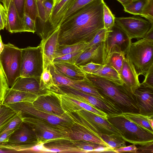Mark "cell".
<instances>
[{
  "label": "cell",
  "instance_id": "cell-34",
  "mask_svg": "<svg viewBox=\"0 0 153 153\" xmlns=\"http://www.w3.org/2000/svg\"><path fill=\"white\" fill-rule=\"evenodd\" d=\"M148 0H138L132 2L124 7V10L134 15L140 16Z\"/></svg>",
  "mask_w": 153,
  "mask_h": 153
},
{
  "label": "cell",
  "instance_id": "cell-54",
  "mask_svg": "<svg viewBox=\"0 0 153 153\" xmlns=\"http://www.w3.org/2000/svg\"><path fill=\"white\" fill-rule=\"evenodd\" d=\"M153 153V143L140 146L138 148L136 153Z\"/></svg>",
  "mask_w": 153,
  "mask_h": 153
},
{
  "label": "cell",
  "instance_id": "cell-44",
  "mask_svg": "<svg viewBox=\"0 0 153 153\" xmlns=\"http://www.w3.org/2000/svg\"><path fill=\"white\" fill-rule=\"evenodd\" d=\"M10 88L5 75L0 66V105L7 90Z\"/></svg>",
  "mask_w": 153,
  "mask_h": 153
},
{
  "label": "cell",
  "instance_id": "cell-2",
  "mask_svg": "<svg viewBox=\"0 0 153 153\" xmlns=\"http://www.w3.org/2000/svg\"><path fill=\"white\" fill-rule=\"evenodd\" d=\"M86 78L93 84L99 94L113 104L120 114L138 113L134 94L124 84L120 85L104 78L86 74Z\"/></svg>",
  "mask_w": 153,
  "mask_h": 153
},
{
  "label": "cell",
  "instance_id": "cell-60",
  "mask_svg": "<svg viewBox=\"0 0 153 153\" xmlns=\"http://www.w3.org/2000/svg\"><path fill=\"white\" fill-rule=\"evenodd\" d=\"M149 122L151 127L153 128V118H149Z\"/></svg>",
  "mask_w": 153,
  "mask_h": 153
},
{
  "label": "cell",
  "instance_id": "cell-49",
  "mask_svg": "<svg viewBox=\"0 0 153 153\" xmlns=\"http://www.w3.org/2000/svg\"><path fill=\"white\" fill-rule=\"evenodd\" d=\"M20 18L23 19L25 12V0H12Z\"/></svg>",
  "mask_w": 153,
  "mask_h": 153
},
{
  "label": "cell",
  "instance_id": "cell-39",
  "mask_svg": "<svg viewBox=\"0 0 153 153\" xmlns=\"http://www.w3.org/2000/svg\"><path fill=\"white\" fill-rule=\"evenodd\" d=\"M75 146L80 149L83 153H91L100 145L85 140H74Z\"/></svg>",
  "mask_w": 153,
  "mask_h": 153
},
{
  "label": "cell",
  "instance_id": "cell-64",
  "mask_svg": "<svg viewBox=\"0 0 153 153\" xmlns=\"http://www.w3.org/2000/svg\"><path fill=\"white\" fill-rule=\"evenodd\" d=\"M3 0H0V2H3Z\"/></svg>",
  "mask_w": 153,
  "mask_h": 153
},
{
  "label": "cell",
  "instance_id": "cell-10",
  "mask_svg": "<svg viewBox=\"0 0 153 153\" xmlns=\"http://www.w3.org/2000/svg\"><path fill=\"white\" fill-rule=\"evenodd\" d=\"M21 117L23 122L28 125L35 132L38 143H45L56 138H69L68 133L44 120L31 117Z\"/></svg>",
  "mask_w": 153,
  "mask_h": 153
},
{
  "label": "cell",
  "instance_id": "cell-57",
  "mask_svg": "<svg viewBox=\"0 0 153 153\" xmlns=\"http://www.w3.org/2000/svg\"><path fill=\"white\" fill-rule=\"evenodd\" d=\"M143 38L153 41V25H152L147 32L146 33Z\"/></svg>",
  "mask_w": 153,
  "mask_h": 153
},
{
  "label": "cell",
  "instance_id": "cell-62",
  "mask_svg": "<svg viewBox=\"0 0 153 153\" xmlns=\"http://www.w3.org/2000/svg\"><path fill=\"white\" fill-rule=\"evenodd\" d=\"M2 106H3L1 104V105H0V112L2 109Z\"/></svg>",
  "mask_w": 153,
  "mask_h": 153
},
{
  "label": "cell",
  "instance_id": "cell-11",
  "mask_svg": "<svg viewBox=\"0 0 153 153\" xmlns=\"http://www.w3.org/2000/svg\"><path fill=\"white\" fill-rule=\"evenodd\" d=\"M59 88L61 93L93 105L108 114H120L113 104L104 98L89 95L68 86H61Z\"/></svg>",
  "mask_w": 153,
  "mask_h": 153
},
{
  "label": "cell",
  "instance_id": "cell-30",
  "mask_svg": "<svg viewBox=\"0 0 153 153\" xmlns=\"http://www.w3.org/2000/svg\"><path fill=\"white\" fill-rule=\"evenodd\" d=\"M124 52H115L108 57L104 65L110 66L115 69L120 74L125 57Z\"/></svg>",
  "mask_w": 153,
  "mask_h": 153
},
{
  "label": "cell",
  "instance_id": "cell-47",
  "mask_svg": "<svg viewBox=\"0 0 153 153\" xmlns=\"http://www.w3.org/2000/svg\"><path fill=\"white\" fill-rule=\"evenodd\" d=\"M144 76V79L140 84L145 87L153 88V65L150 67Z\"/></svg>",
  "mask_w": 153,
  "mask_h": 153
},
{
  "label": "cell",
  "instance_id": "cell-38",
  "mask_svg": "<svg viewBox=\"0 0 153 153\" xmlns=\"http://www.w3.org/2000/svg\"><path fill=\"white\" fill-rule=\"evenodd\" d=\"M83 51V50L78 51L56 57L54 59L53 63L64 62L75 64Z\"/></svg>",
  "mask_w": 153,
  "mask_h": 153
},
{
  "label": "cell",
  "instance_id": "cell-5",
  "mask_svg": "<svg viewBox=\"0 0 153 153\" xmlns=\"http://www.w3.org/2000/svg\"><path fill=\"white\" fill-rule=\"evenodd\" d=\"M153 41L143 38L130 41L125 56L133 64L139 76L144 75L153 65Z\"/></svg>",
  "mask_w": 153,
  "mask_h": 153
},
{
  "label": "cell",
  "instance_id": "cell-55",
  "mask_svg": "<svg viewBox=\"0 0 153 153\" xmlns=\"http://www.w3.org/2000/svg\"><path fill=\"white\" fill-rule=\"evenodd\" d=\"M15 130H11L5 131L0 135V145H3L8 141L9 139Z\"/></svg>",
  "mask_w": 153,
  "mask_h": 153
},
{
  "label": "cell",
  "instance_id": "cell-19",
  "mask_svg": "<svg viewBox=\"0 0 153 153\" xmlns=\"http://www.w3.org/2000/svg\"><path fill=\"white\" fill-rule=\"evenodd\" d=\"M45 153H83L76 146L74 141L69 138H62L48 140L44 143Z\"/></svg>",
  "mask_w": 153,
  "mask_h": 153
},
{
  "label": "cell",
  "instance_id": "cell-24",
  "mask_svg": "<svg viewBox=\"0 0 153 153\" xmlns=\"http://www.w3.org/2000/svg\"><path fill=\"white\" fill-rule=\"evenodd\" d=\"M53 64L58 73L71 80L80 81L86 77V74L75 64L58 62Z\"/></svg>",
  "mask_w": 153,
  "mask_h": 153
},
{
  "label": "cell",
  "instance_id": "cell-42",
  "mask_svg": "<svg viewBox=\"0 0 153 153\" xmlns=\"http://www.w3.org/2000/svg\"><path fill=\"white\" fill-rule=\"evenodd\" d=\"M140 16L143 17L153 25V0H148Z\"/></svg>",
  "mask_w": 153,
  "mask_h": 153
},
{
  "label": "cell",
  "instance_id": "cell-15",
  "mask_svg": "<svg viewBox=\"0 0 153 153\" xmlns=\"http://www.w3.org/2000/svg\"><path fill=\"white\" fill-rule=\"evenodd\" d=\"M138 113L153 117V88L140 86L134 93Z\"/></svg>",
  "mask_w": 153,
  "mask_h": 153
},
{
  "label": "cell",
  "instance_id": "cell-18",
  "mask_svg": "<svg viewBox=\"0 0 153 153\" xmlns=\"http://www.w3.org/2000/svg\"><path fill=\"white\" fill-rule=\"evenodd\" d=\"M120 76L124 84L134 94L140 85L139 76L133 64L126 57L123 60Z\"/></svg>",
  "mask_w": 153,
  "mask_h": 153
},
{
  "label": "cell",
  "instance_id": "cell-23",
  "mask_svg": "<svg viewBox=\"0 0 153 153\" xmlns=\"http://www.w3.org/2000/svg\"><path fill=\"white\" fill-rule=\"evenodd\" d=\"M6 29L11 33L27 32L23 19H21L12 1L7 11Z\"/></svg>",
  "mask_w": 153,
  "mask_h": 153
},
{
  "label": "cell",
  "instance_id": "cell-45",
  "mask_svg": "<svg viewBox=\"0 0 153 153\" xmlns=\"http://www.w3.org/2000/svg\"><path fill=\"white\" fill-rule=\"evenodd\" d=\"M23 20L27 32L34 33L36 32V21L33 20L26 12L24 13Z\"/></svg>",
  "mask_w": 153,
  "mask_h": 153
},
{
  "label": "cell",
  "instance_id": "cell-61",
  "mask_svg": "<svg viewBox=\"0 0 153 153\" xmlns=\"http://www.w3.org/2000/svg\"><path fill=\"white\" fill-rule=\"evenodd\" d=\"M53 1V8L58 4L61 0H52Z\"/></svg>",
  "mask_w": 153,
  "mask_h": 153
},
{
  "label": "cell",
  "instance_id": "cell-58",
  "mask_svg": "<svg viewBox=\"0 0 153 153\" xmlns=\"http://www.w3.org/2000/svg\"><path fill=\"white\" fill-rule=\"evenodd\" d=\"M124 7L130 3L138 0H117Z\"/></svg>",
  "mask_w": 153,
  "mask_h": 153
},
{
  "label": "cell",
  "instance_id": "cell-4",
  "mask_svg": "<svg viewBox=\"0 0 153 153\" xmlns=\"http://www.w3.org/2000/svg\"><path fill=\"white\" fill-rule=\"evenodd\" d=\"M3 105L9 108L21 116L31 117L42 120L68 133L75 123L66 112L60 115H54L38 109L31 103L22 102Z\"/></svg>",
  "mask_w": 153,
  "mask_h": 153
},
{
  "label": "cell",
  "instance_id": "cell-1",
  "mask_svg": "<svg viewBox=\"0 0 153 153\" xmlns=\"http://www.w3.org/2000/svg\"><path fill=\"white\" fill-rule=\"evenodd\" d=\"M103 0H94L66 18L59 26V45L90 42L104 28Z\"/></svg>",
  "mask_w": 153,
  "mask_h": 153
},
{
  "label": "cell",
  "instance_id": "cell-50",
  "mask_svg": "<svg viewBox=\"0 0 153 153\" xmlns=\"http://www.w3.org/2000/svg\"><path fill=\"white\" fill-rule=\"evenodd\" d=\"M7 12L3 5L0 2V30L5 27Z\"/></svg>",
  "mask_w": 153,
  "mask_h": 153
},
{
  "label": "cell",
  "instance_id": "cell-20",
  "mask_svg": "<svg viewBox=\"0 0 153 153\" xmlns=\"http://www.w3.org/2000/svg\"><path fill=\"white\" fill-rule=\"evenodd\" d=\"M76 0H61L53 8L48 20L50 25L49 35H51L59 26L68 11Z\"/></svg>",
  "mask_w": 153,
  "mask_h": 153
},
{
  "label": "cell",
  "instance_id": "cell-28",
  "mask_svg": "<svg viewBox=\"0 0 153 153\" xmlns=\"http://www.w3.org/2000/svg\"><path fill=\"white\" fill-rule=\"evenodd\" d=\"M69 86L89 95L104 98L86 76L84 79L82 80H73L72 84Z\"/></svg>",
  "mask_w": 153,
  "mask_h": 153
},
{
  "label": "cell",
  "instance_id": "cell-17",
  "mask_svg": "<svg viewBox=\"0 0 153 153\" xmlns=\"http://www.w3.org/2000/svg\"><path fill=\"white\" fill-rule=\"evenodd\" d=\"M59 26L45 41L40 42L42 49L43 61V68H48L53 64L56 51L59 43Z\"/></svg>",
  "mask_w": 153,
  "mask_h": 153
},
{
  "label": "cell",
  "instance_id": "cell-33",
  "mask_svg": "<svg viewBox=\"0 0 153 153\" xmlns=\"http://www.w3.org/2000/svg\"><path fill=\"white\" fill-rule=\"evenodd\" d=\"M55 85L49 68L43 69L40 78V86L41 89L43 91H49Z\"/></svg>",
  "mask_w": 153,
  "mask_h": 153
},
{
  "label": "cell",
  "instance_id": "cell-37",
  "mask_svg": "<svg viewBox=\"0 0 153 153\" xmlns=\"http://www.w3.org/2000/svg\"><path fill=\"white\" fill-rule=\"evenodd\" d=\"M108 34V30L104 28L101 29L97 33L92 40L85 46L83 51L92 48L100 43L105 42L107 38Z\"/></svg>",
  "mask_w": 153,
  "mask_h": 153
},
{
  "label": "cell",
  "instance_id": "cell-9",
  "mask_svg": "<svg viewBox=\"0 0 153 153\" xmlns=\"http://www.w3.org/2000/svg\"><path fill=\"white\" fill-rule=\"evenodd\" d=\"M38 143L35 132L28 125L23 122L12 134L7 143L0 145V149L27 152L30 148Z\"/></svg>",
  "mask_w": 153,
  "mask_h": 153
},
{
  "label": "cell",
  "instance_id": "cell-8",
  "mask_svg": "<svg viewBox=\"0 0 153 153\" xmlns=\"http://www.w3.org/2000/svg\"><path fill=\"white\" fill-rule=\"evenodd\" d=\"M42 49L40 44L36 47L22 49L20 76L40 77L43 71Z\"/></svg>",
  "mask_w": 153,
  "mask_h": 153
},
{
  "label": "cell",
  "instance_id": "cell-21",
  "mask_svg": "<svg viewBox=\"0 0 153 153\" xmlns=\"http://www.w3.org/2000/svg\"><path fill=\"white\" fill-rule=\"evenodd\" d=\"M40 78L20 76L16 80L10 88L39 96L49 93V91H43L41 89Z\"/></svg>",
  "mask_w": 153,
  "mask_h": 153
},
{
  "label": "cell",
  "instance_id": "cell-40",
  "mask_svg": "<svg viewBox=\"0 0 153 153\" xmlns=\"http://www.w3.org/2000/svg\"><path fill=\"white\" fill-rule=\"evenodd\" d=\"M16 114L13 110L3 105L0 112V128L11 119Z\"/></svg>",
  "mask_w": 153,
  "mask_h": 153
},
{
  "label": "cell",
  "instance_id": "cell-22",
  "mask_svg": "<svg viewBox=\"0 0 153 153\" xmlns=\"http://www.w3.org/2000/svg\"><path fill=\"white\" fill-rule=\"evenodd\" d=\"M69 137L73 140H85L105 146H109L102 140L82 125L74 123L68 132Z\"/></svg>",
  "mask_w": 153,
  "mask_h": 153
},
{
  "label": "cell",
  "instance_id": "cell-35",
  "mask_svg": "<svg viewBox=\"0 0 153 153\" xmlns=\"http://www.w3.org/2000/svg\"><path fill=\"white\" fill-rule=\"evenodd\" d=\"M23 122L21 116L16 113L15 116L0 128V135L3 132L11 130H16Z\"/></svg>",
  "mask_w": 153,
  "mask_h": 153
},
{
  "label": "cell",
  "instance_id": "cell-51",
  "mask_svg": "<svg viewBox=\"0 0 153 153\" xmlns=\"http://www.w3.org/2000/svg\"><path fill=\"white\" fill-rule=\"evenodd\" d=\"M138 149V148L135 146V145H133L128 146L119 148L114 149L115 153H122L124 152H131L136 153Z\"/></svg>",
  "mask_w": 153,
  "mask_h": 153
},
{
  "label": "cell",
  "instance_id": "cell-14",
  "mask_svg": "<svg viewBox=\"0 0 153 153\" xmlns=\"http://www.w3.org/2000/svg\"><path fill=\"white\" fill-rule=\"evenodd\" d=\"M50 92L57 97L62 108L65 112L71 113L84 109L107 119L108 114L93 105L70 97L63 93Z\"/></svg>",
  "mask_w": 153,
  "mask_h": 153
},
{
  "label": "cell",
  "instance_id": "cell-12",
  "mask_svg": "<svg viewBox=\"0 0 153 153\" xmlns=\"http://www.w3.org/2000/svg\"><path fill=\"white\" fill-rule=\"evenodd\" d=\"M115 23L129 40L140 39L144 36L152 25L146 20L136 17H115Z\"/></svg>",
  "mask_w": 153,
  "mask_h": 153
},
{
  "label": "cell",
  "instance_id": "cell-6",
  "mask_svg": "<svg viewBox=\"0 0 153 153\" xmlns=\"http://www.w3.org/2000/svg\"><path fill=\"white\" fill-rule=\"evenodd\" d=\"M67 113L75 123L83 126L101 139L102 134H114L121 137L120 133L107 119L93 113L82 109Z\"/></svg>",
  "mask_w": 153,
  "mask_h": 153
},
{
  "label": "cell",
  "instance_id": "cell-27",
  "mask_svg": "<svg viewBox=\"0 0 153 153\" xmlns=\"http://www.w3.org/2000/svg\"><path fill=\"white\" fill-rule=\"evenodd\" d=\"M91 74L105 78L117 85H124L118 72L112 67L106 65H104Z\"/></svg>",
  "mask_w": 153,
  "mask_h": 153
},
{
  "label": "cell",
  "instance_id": "cell-26",
  "mask_svg": "<svg viewBox=\"0 0 153 153\" xmlns=\"http://www.w3.org/2000/svg\"><path fill=\"white\" fill-rule=\"evenodd\" d=\"M39 96L33 94L8 88L1 104L27 102L33 103Z\"/></svg>",
  "mask_w": 153,
  "mask_h": 153
},
{
  "label": "cell",
  "instance_id": "cell-13",
  "mask_svg": "<svg viewBox=\"0 0 153 153\" xmlns=\"http://www.w3.org/2000/svg\"><path fill=\"white\" fill-rule=\"evenodd\" d=\"M130 40L115 23L112 27L108 30L107 38L104 42L103 65L112 53L121 52L126 53Z\"/></svg>",
  "mask_w": 153,
  "mask_h": 153
},
{
  "label": "cell",
  "instance_id": "cell-53",
  "mask_svg": "<svg viewBox=\"0 0 153 153\" xmlns=\"http://www.w3.org/2000/svg\"><path fill=\"white\" fill-rule=\"evenodd\" d=\"M44 143L39 142L30 148L27 152L34 153H45Z\"/></svg>",
  "mask_w": 153,
  "mask_h": 153
},
{
  "label": "cell",
  "instance_id": "cell-31",
  "mask_svg": "<svg viewBox=\"0 0 153 153\" xmlns=\"http://www.w3.org/2000/svg\"><path fill=\"white\" fill-rule=\"evenodd\" d=\"M101 138L108 145L114 149L126 146L125 140L120 136L115 134H102Z\"/></svg>",
  "mask_w": 153,
  "mask_h": 153
},
{
  "label": "cell",
  "instance_id": "cell-29",
  "mask_svg": "<svg viewBox=\"0 0 153 153\" xmlns=\"http://www.w3.org/2000/svg\"><path fill=\"white\" fill-rule=\"evenodd\" d=\"M122 114L128 119L153 134V128L151 127L149 122V118H153V117H149L133 112H126Z\"/></svg>",
  "mask_w": 153,
  "mask_h": 153
},
{
  "label": "cell",
  "instance_id": "cell-16",
  "mask_svg": "<svg viewBox=\"0 0 153 153\" xmlns=\"http://www.w3.org/2000/svg\"><path fill=\"white\" fill-rule=\"evenodd\" d=\"M32 104L38 109L54 115H60L65 112L58 98L50 91L38 97Z\"/></svg>",
  "mask_w": 153,
  "mask_h": 153
},
{
  "label": "cell",
  "instance_id": "cell-56",
  "mask_svg": "<svg viewBox=\"0 0 153 153\" xmlns=\"http://www.w3.org/2000/svg\"><path fill=\"white\" fill-rule=\"evenodd\" d=\"M115 153L114 149L109 146H105L100 145L94 150L91 153Z\"/></svg>",
  "mask_w": 153,
  "mask_h": 153
},
{
  "label": "cell",
  "instance_id": "cell-43",
  "mask_svg": "<svg viewBox=\"0 0 153 153\" xmlns=\"http://www.w3.org/2000/svg\"><path fill=\"white\" fill-rule=\"evenodd\" d=\"M94 0H76L74 4L65 16L62 22L76 11Z\"/></svg>",
  "mask_w": 153,
  "mask_h": 153
},
{
  "label": "cell",
  "instance_id": "cell-25",
  "mask_svg": "<svg viewBox=\"0 0 153 153\" xmlns=\"http://www.w3.org/2000/svg\"><path fill=\"white\" fill-rule=\"evenodd\" d=\"M103 45L104 42H102L83 51L76 61L75 64L79 66L93 62L103 65Z\"/></svg>",
  "mask_w": 153,
  "mask_h": 153
},
{
  "label": "cell",
  "instance_id": "cell-41",
  "mask_svg": "<svg viewBox=\"0 0 153 153\" xmlns=\"http://www.w3.org/2000/svg\"><path fill=\"white\" fill-rule=\"evenodd\" d=\"M25 12L27 13L34 20L38 17L36 0H25Z\"/></svg>",
  "mask_w": 153,
  "mask_h": 153
},
{
  "label": "cell",
  "instance_id": "cell-7",
  "mask_svg": "<svg viewBox=\"0 0 153 153\" xmlns=\"http://www.w3.org/2000/svg\"><path fill=\"white\" fill-rule=\"evenodd\" d=\"M22 49L9 42L4 44L0 54V66L10 88L20 76Z\"/></svg>",
  "mask_w": 153,
  "mask_h": 153
},
{
  "label": "cell",
  "instance_id": "cell-59",
  "mask_svg": "<svg viewBox=\"0 0 153 153\" xmlns=\"http://www.w3.org/2000/svg\"><path fill=\"white\" fill-rule=\"evenodd\" d=\"M12 0H3L2 2L3 5L7 11L8 10L10 4Z\"/></svg>",
  "mask_w": 153,
  "mask_h": 153
},
{
  "label": "cell",
  "instance_id": "cell-63",
  "mask_svg": "<svg viewBox=\"0 0 153 153\" xmlns=\"http://www.w3.org/2000/svg\"><path fill=\"white\" fill-rule=\"evenodd\" d=\"M1 40H2V39H1V35L0 34V41H1Z\"/></svg>",
  "mask_w": 153,
  "mask_h": 153
},
{
  "label": "cell",
  "instance_id": "cell-46",
  "mask_svg": "<svg viewBox=\"0 0 153 153\" xmlns=\"http://www.w3.org/2000/svg\"><path fill=\"white\" fill-rule=\"evenodd\" d=\"M103 65L91 62L79 66L85 73L92 74L94 72L102 67Z\"/></svg>",
  "mask_w": 153,
  "mask_h": 153
},
{
  "label": "cell",
  "instance_id": "cell-3",
  "mask_svg": "<svg viewBox=\"0 0 153 153\" xmlns=\"http://www.w3.org/2000/svg\"><path fill=\"white\" fill-rule=\"evenodd\" d=\"M107 120L125 141L144 145L153 143V134L127 118L123 114H108Z\"/></svg>",
  "mask_w": 153,
  "mask_h": 153
},
{
  "label": "cell",
  "instance_id": "cell-36",
  "mask_svg": "<svg viewBox=\"0 0 153 153\" xmlns=\"http://www.w3.org/2000/svg\"><path fill=\"white\" fill-rule=\"evenodd\" d=\"M115 17L104 2L103 6V20L104 28L110 30L115 23Z\"/></svg>",
  "mask_w": 153,
  "mask_h": 153
},
{
  "label": "cell",
  "instance_id": "cell-32",
  "mask_svg": "<svg viewBox=\"0 0 153 153\" xmlns=\"http://www.w3.org/2000/svg\"><path fill=\"white\" fill-rule=\"evenodd\" d=\"M87 44L86 43L82 42L70 45H59L56 51L55 58L77 51L83 50L84 47Z\"/></svg>",
  "mask_w": 153,
  "mask_h": 153
},
{
  "label": "cell",
  "instance_id": "cell-52",
  "mask_svg": "<svg viewBox=\"0 0 153 153\" xmlns=\"http://www.w3.org/2000/svg\"><path fill=\"white\" fill-rule=\"evenodd\" d=\"M43 0H36L37 13L38 17L42 22H45V13L43 5Z\"/></svg>",
  "mask_w": 153,
  "mask_h": 153
},
{
  "label": "cell",
  "instance_id": "cell-48",
  "mask_svg": "<svg viewBox=\"0 0 153 153\" xmlns=\"http://www.w3.org/2000/svg\"><path fill=\"white\" fill-rule=\"evenodd\" d=\"M43 5L45 13V22L48 21L50 17L53 4L52 0H43Z\"/></svg>",
  "mask_w": 153,
  "mask_h": 153
}]
</instances>
